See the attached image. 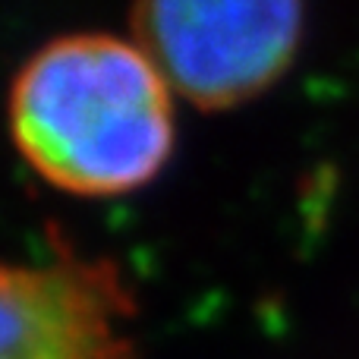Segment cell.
I'll return each instance as SVG.
<instances>
[{"instance_id":"6da1fadb","label":"cell","mask_w":359,"mask_h":359,"mask_svg":"<svg viewBox=\"0 0 359 359\" xmlns=\"http://www.w3.org/2000/svg\"><path fill=\"white\" fill-rule=\"evenodd\" d=\"M10 133L29 168L57 189L126 196L174 155V92L136 38L73 32L19 67Z\"/></svg>"},{"instance_id":"7a4b0ae2","label":"cell","mask_w":359,"mask_h":359,"mask_svg":"<svg viewBox=\"0 0 359 359\" xmlns=\"http://www.w3.org/2000/svg\"><path fill=\"white\" fill-rule=\"evenodd\" d=\"M303 29V6L287 0H158L133 10L139 48L170 92L202 111H227L274 86L290 69Z\"/></svg>"},{"instance_id":"3957f363","label":"cell","mask_w":359,"mask_h":359,"mask_svg":"<svg viewBox=\"0 0 359 359\" xmlns=\"http://www.w3.org/2000/svg\"><path fill=\"white\" fill-rule=\"evenodd\" d=\"M136 297L117 262L63 243L48 262H0V359H139Z\"/></svg>"}]
</instances>
